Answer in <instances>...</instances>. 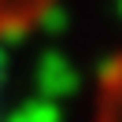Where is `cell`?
<instances>
[{"mask_svg": "<svg viewBox=\"0 0 122 122\" xmlns=\"http://www.w3.org/2000/svg\"><path fill=\"white\" fill-rule=\"evenodd\" d=\"M104 107H107V122H122V67H115V70H111Z\"/></svg>", "mask_w": 122, "mask_h": 122, "instance_id": "cell-1", "label": "cell"}]
</instances>
